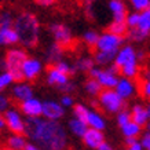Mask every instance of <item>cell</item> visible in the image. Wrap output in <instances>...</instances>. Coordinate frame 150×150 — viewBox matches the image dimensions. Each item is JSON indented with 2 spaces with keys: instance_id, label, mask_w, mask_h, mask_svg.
<instances>
[{
  "instance_id": "6da1fadb",
  "label": "cell",
  "mask_w": 150,
  "mask_h": 150,
  "mask_svg": "<svg viewBox=\"0 0 150 150\" xmlns=\"http://www.w3.org/2000/svg\"><path fill=\"white\" fill-rule=\"evenodd\" d=\"M25 135L43 150H66L68 134L62 124L55 120L26 117Z\"/></svg>"
},
{
  "instance_id": "7a4b0ae2",
  "label": "cell",
  "mask_w": 150,
  "mask_h": 150,
  "mask_svg": "<svg viewBox=\"0 0 150 150\" xmlns=\"http://www.w3.org/2000/svg\"><path fill=\"white\" fill-rule=\"evenodd\" d=\"M14 29L19 37V43L26 48H32L39 43L40 22L32 13L22 11L14 18Z\"/></svg>"
},
{
  "instance_id": "3957f363",
  "label": "cell",
  "mask_w": 150,
  "mask_h": 150,
  "mask_svg": "<svg viewBox=\"0 0 150 150\" xmlns=\"http://www.w3.org/2000/svg\"><path fill=\"white\" fill-rule=\"evenodd\" d=\"M28 59V55L22 48H11L7 51L4 59L0 62L1 68L13 76L15 83H22L25 80L22 73V66L25 61Z\"/></svg>"
},
{
  "instance_id": "277c9868",
  "label": "cell",
  "mask_w": 150,
  "mask_h": 150,
  "mask_svg": "<svg viewBox=\"0 0 150 150\" xmlns=\"http://www.w3.org/2000/svg\"><path fill=\"white\" fill-rule=\"evenodd\" d=\"M98 96H99V105L102 106V109L109 113H118L125 108V99L118 95L116 90L103 88Z\"/></svg>"
},
{
  "instance_id": "5b68a950",
  "label": "cell",
  "mask_w": 150,
  "mask_h": 150,
  "mask_svg": "<svg viewBox=\"0 0 150 150\" xmlns=\"http://www.w3.org/2000/svg\"><path fill=\"white\" fill-rule=\"evenodd\" d=\"M50 32L55 39V43H58L62 48H68L73 44V36L72 32L66 25L64 23H51Z\"/></svg>"
},
{
  "instance_id": "8992f818",
  "label": "cell",
  "mask_w": 150,
  "mask_h": 150,
  "mask_svg": "<svg viewBox=\"0 0 150 150\" xmlns=\"http://www.w3.org/2000/svg\"><path fill=\"white\" fill-rule=\"evenodd\" d=\"M124 43V36H117L114 33H103L99 36L98 44H96V50L98 51H118Z\"/></svg>"
},
{
  "instance_id": "52a82bcc",
  "label": "cell",
  "mask_w": 150,
  "mask_h": 150,
  "mask_svg": "<svg viewBox=\"0 0 150 150\" xmlns=\"http://www.w3.org/2000/svg\"><path fill=\"white\" fill-rule=\"evenodd\" d=\"M6 127L13 134H25V120L15 109H8L4 113Z\"/></svg>"
},
{
  "instance_id": "ba28073f",
  "label": "cell",
  "mask_w": 150,
  "mask_h": 150,
  "mask_svg": "<svg viewBox=\"0 0 150 150\" xmlns=\"http://www.w3.org/2000/svg\"><path fill=\"white\" fill-rule=\"evenodd\" d=\"M90 76L92 79H96L98 83H99L102 88H106V90H112V88H116L118 83L117 76H114L112 73H109L106 69H99V68H92L90 70Z\"/></svg>"
},
{
  "instance_id": "9c48e42d",
  "label": "cell",
  "mask_w": 150,
  "mask_h": 150,
  "mask_svg": "<svg viewBox=\"0 0 150 150\" xmlns=\"http://www.w3.org/2000/svg\"><path fill=\"white\" fill-rule=\"evenodd\" d=\"M65 114V109L64 106L58 102L54 100H46L43 102V117L47 120H55L58 121L59 118H62Z\"/></svg>"
},
{
  "instance_id": "30bf717a",
  "label": "cell",
  "mask_w": 150,
  "mask_h": 150,
  "mask_svg": "<svg viewBox=\"0 0 150 150\" xmlns=\"http://www.w3.org/2000/svg\"><path fill=\"white\" fill-rule=\"evenodd\" d=\"M19 109L26 117H40L43 114V102L36 98H30L19 103Z\"/></svg>"
},
{
  "instance_id": "8fae6325",
  "label": "cell",
  "mask_w": 150,
  "mask_h": 150,
  "mask_svg": "<svg viewBox=\"0 0 150 150\" xmlns=\"http://www.w3.org/2000/svg\"><path fill=\"white\" fill-rule=\"evenodd\" d=\"M135 62H138L137 51L131 46H124L123 48H120L117 55H116V59H114V64L118 65L120 68L129 64H135Z\"/></svg>"
},
{
  "instance_id": "7c38bea8",
  "label": "cell",
  "mask_w": 150,
  "mask_h": 150,
  "mask_svg": "<svg viewBox=\"0 0 150 150\" xmlns=\"http://www.w3.org/2000/svg\"><path fill=\"white\" fill-rule=\"evenodd\" d=\"M41 69H43V66H41V62L39 59L29 58V57H28V59L25 61V64H23V66H22V73H23L25 80H29V81L35 80V79L40 74Z\"/></svg>"
},
{
  "instance_id": "4fadbf2b",
  "label": "cell",
  "mask_w": 150,
  "mask_h": 150,
  "mask_svg": "<svg viewBox=\"0 0 150 150\" xmlns=\"http://www.w3.org/2000/svg\"><path fill=\"white\" fill-rule=\"evenodd\" d=\"M83 142L86 143V146H88L90 149H96L99 147L102 143L105 142V135L103 132L95 128H88L87 132L83 137Z\"/></svg>"
},
{
  "instance_id": "5bb4252c",
  "label": "cell",
  "mask_w": 150,
  "mask_h": 150,
  "mask_svg": "<svg viewBox=\"0 0 150 150\" xmlns=\"http://www.w3.org/2000/svg\"><path fill=\"white\" fill-rule=\"evenodd\" d=\"M13 96L15 100H18L19 103L26 99L33 98V90L32 87L28 83H15V86L13 87Z\"/></svg>"
},
{
  "instance_id": "9a60e30c",
  "label": "cell",
  "mask_w": 150,
  "mask_h": 150,
  "mask_svg": "<svg viewBox=\"0 0 150 150\" xmlns=\"http://www.w3.org/2000/svg\"><path fill=\"white\" fill-rule=\"evenodd\" d=\"M69 81V76L62 73L61 70L55 68V66H50L47 70V83L51 86H55L58 88L59 86H64Z\"/></svg>"
},
{
  "instance_id": "2e32d148",
  "label": "cell",
  "mask_w": 150,
  "mask_h": 150,
  "mask_svg": "<svg viewBox=\"0 0 150 150\" xmlns=\"http://www.w3.org/2000/svg\"><path fill=\"white\" fill-rule=\"evenodd\" d=\"M116 91L123 99H128L135 94V84H134L131 79L123 77L118 80L117 86H116Z\"/></svg>"
},
{
  "instance_id": "e0dca14e",
  "label": "cell",
  "mask_w": 150,
  "mask_h": 150,
  "mask_svg": "<svg viewBox=\"0 0 150 150\" xmlns=\"http://www.w3.org/2000/svg\"><path fill=\"white\" fill-rule=\"evenodd\" d=\"M109 10L113 14V21L123 22L127 19V10L123 0H110L109 1Z\"/></svg>"
},
{
  "instance_id": "ac0fdd59",
  "label": "cell",
  "mask_w": 150,
  "mask_h": 150,
  "mask_svg": "<svg viewBox=\"0 0 150 150\" xmlns=\"http://www.w3.org/2000/svg\"><path fill=\"white\" fill-rule=\"evenodd\" d=\"M19 43V37L14 26L0 28V46H14Z\"/></svg>"
},
{
  "instance_id": "d6986e66",
  "label": "cell",
  "mask_w": 150,
  "mask_h": 150,
  "mask_svg": "<svg viewBox=\"0 0 150 150\" xmlns=\"http://www.w3.org/2000/svg\"><path fill=\"white\" fill-rule=\"evenodd\" d=\"M131 118H132V121H135L137 124H139L141 127L146 125L147 121L150 120L149 113H147V108L142 106V105H135V106H132Z\"/></svg>"
},
{
  "instance_id": "ffe728a7",
  "label": "cell",
  "mask_w": 150,
  "mask_h": 150,
  "mask_svg": "<svg viewBox=\"0 0 150 150\" xmlns=\"http://www.w3.org/2000/svg\"><path fill=\"white\" fill-rule=\"evenodd\" d=\"M64 54V48L59 46L58 43H52L51 46H48V48L46 50V59L50 65H55L57 62L61 61Z\"/></svg>"
},
{
  "instance_id": "44dd1931",
  "label": "cell",
  "mask_w": 150,
  "mask_h": 150,
  "mask_svg": "<svg viewBox=\"0 0 150 150\" xmlns=\"http://www.w3.org/2000/svg\"><path fill=\"white\" fill-rule=\"evenodd\" d=\"M88 128H90L88 127V124L84 123V121H81V120H79V118H76V117L72 118V120L69 121V129H70L72 134H74L76 137L83 138Z\"/></svg>"
},
{
  "instance_id": "7402d4cb",
  "label": "cell",
  "mask_w": 150,
  "mask_h": 150,
  "mask_svg": "<svg viewBox=\"0 0 150 150\" xmlns=\"http://www.w3.org/2000/svg\"><path fill=\"white\" fill-rule=\"evenodd\" d=\"M26 145L28 142H26V138L23 137V134H13L7 139V146L14 150H23Z\"/></svg>"
},
{
  "instance_id": "603a6c76",
  "label": "cell",
  "mask_w": 150,
  "mask_h": 150,
  "mask_svg": "<svg viewBox=\"0 0 150 150\" xmlns=\"http://www.w3.org/2000/svg\"><path fill=\"white\" fill-rule=\"evenodd\" d=\"M118 51H98L95 54V61L98 65H110L112 62H114L116 55Z\"/></svg>"
},
{
  "instance_id": "cb8c5ba5",
  "label": "cell",
  "mask_w": 150,
  "mask_h": 150,
  "mask_svg": "<svg viewBox=\"0 0 150 150\" xmlns=\"http://www.w3.org/2000/svg\"><path fill=\"white\" fill-rule=\"evenodd\" d=\"M87 124H88L90 128H95V129H99V131H103L105 127H106L103 117L96 112H90L88 118H87Z\"/></svg>"
},
{
  "instance_id": "d4e9b609",
  "label": "cell",
  "mask_w": 150,
  "mask_h": 150,
  "mask_svg": "<svg viewBox=\"0 0 150 150\" xmlns=\"http://www.w3.org/2000/svg\"><path fill=\"white\" fill-rule=\"evenodd\" d=\"M121 131H123L125 138H129V137L138 138V135H141V132H142V127L131 120L128 124H125L124 127H121Z\"/></svg>"
},
{
  "instance_id": "484cf974",
  "label": "cell",
  "mask_w": 150,
  "mask_h": 150,
  "mask_svg": "<svg viewBox=\"0 0 150 150\" xmlns=\"http://www.w3.org/2000/svg\"><path fill=\"white\" fill-rule=\"evenodd\" d=\"M95 65V61L91 58H80L76 61V64H74V70L76 72H90L92 68H95L94 66Z\"/></svg>"
},
{
  "instance_id": "4316f807",
  "label": "cell",
  "mask_w": 150,
  "mask_h": 150,
  "mask_svg": "<svg viewBox=\"0 0 150 150\" xmlns=\"http://www.w3.org/2000/svg\"><path fill=\"white\" fill-rule=\"evenodd\" d=\"M138 29H141L142 32L150 35V8L145 10L141 13V18L138 23Z\"/></svg>"
},
{
  "instance_id": "83f0119b",
  "label": "cell",
  "mask_w": 150,
  "mask_h": 150,
  "mask_svg": "<svg viewBox=\"0 0 150 150\" xmlns=\"http://www.w3.org/2000/svg\"><path fill=\"white\" fill-rule=\"evenodd\" d=\"M127 29H128V25L125 21H123V22L113 21V22L109 25V28H108V30H109L110 33H114V35H117V36H125Z\"/></svg>"
},
{
  "instance_id": "f1b7e54d",
  "label": "cell",
  "mask_w": 150,
  "mask_h": 150,
  "mask_svg": "<svg viewBox=\"0 0 150 150\" xmlns=\"http://www.w3.org/2000/svg\"><path fill=\"white\" fill-rule=\"evenodd\" d=\"M86 91L90 94V95L95 96V95H99L100 91H102V86H100L98 80L96 79H90V80H87L86 81Z\"/></svg>"
},
{
  "instance_id": "f546056e",
  "label": "cell",
  "mask_w": 150,
  "mask_h": 150,
  "mask_svg": "<svg viewBox=\"0 0 150 150\" xmlns=\"http://www.w3.org/2000/svg\"><path fill=\"white\" fill-rule=\"evenodd\" d=\"M138 72H139V68H138V62L135 64H129V65H125L121 68V74L124 77L127 79H135L137 77Z\"/></svg>"
},
{
  "instance_id": "4dcf8cb0",
  "label": "cell",
  "mask_w": 150,
  "mask_h": 150,
  "mask_svg": "<svg viewBox=\"0 0 150 150\" xmlns=\"http://www.w3.org/2000/svg\"><path fill=\"white\" fill-rule=\"evenodd\" d=\"M14 81L13 76L10 74L7 70H3V72L0 73V92H3L4 90H7Z\"/></svg>"
},
{
  "instance_id": "1f68e13d",
  "label": "cell",
  "mask_w": 150,
  "mask_h": 150,
  "mask_svg": "<svg viewBox=\"0 0 150 150\" xmlns=\"http://www.w3.org/2000/svg\"><path fill=\"white\" fill-rule=\"evenodd\" d=\"M73 114H74V117L76 118H79V120H81V121L87 123V118H88L90 110L87 109L84 105H76L74 109H73Z\"/></svg>"
},
{
  "instance_id": "d6a6232c",
  "label": "cell",
  "mask_w": 150,
  "mask_h": 150,
  "mask_svg": "<svg viewBox=\"0 0 150 150\" xmlns=\"http://www.w3.org/2000/svg\"><path fill=\"white\" fill-rule=\"evenodd\" d=\"M98 40H99V35L96 32H94V30H88L84 35V41H86V44L90 48H96Z\"/></svg>"
},
{
  "instance_id": "836d02e7",
  "label": "cell",
  "mask_w": 150,
  "mask_h": 150,
  "mask_svg": "<svg viewBox=\"0 0 150 150\" xmlns=\"http://www.w3.org/2000/svg\"><path fill=\"white\" fill-rule=\"evenodd\" d=\"M147 36H149L147 33L142 32L141 29H138V28H131V30L128 32V39L132 41H142L145 40Z\"/></svg>"
},
{
  "instance_id": "e575fe53",
  "label": "cell",
  "mask_w": 150,
  "mask_h": 150,
  "mask_svg": "<svg viewBox=\"0 0 150 150\" xmlns=\"http://www.w3.org/2000/svg\"><path fill=\"white\" fill-rule=\"evenodd\" d=\"M131 113L127 112V110H121V112H118L117 113V124L120 127H124L125 124H128L131 121Z\"/></svg>"
},
{
  "instance_id": "d590c367",
  "label": "cell",
  "mask_w": 150,
  "mask_h": 150,
  "mask_svg": "<svg viewBox=\"0 0 150 150\" xmlns=\"http://www.w3.org/2000/svg\"><path fill=\"white\" fill-rule=\"evenodd\" d=\"M129 1L137 11H145L150 8V0H129Z\"/></svg>"
},
{
  "instance_id": "8d00e7d4",
  "label": "cell",
  "mask_w": 150,
  "mask_h": 150,
  "mask_svg": "<svg viewBox=\"0 0 150 150\" xmlns=\"http://www.w3.org/2000/svg\"><path fill=\"white\" fill-rule=\"evenodd\" d=\"M55 68L58 69V70H61L62 73H65V74H72V73H74L76 70H74V68H72L70 65L68 64V62H64V61H59V62H57V64L54 65Z\"/></svg>"
},
{
  "instance_id": "74e56055",
  "label": "cell",
  "mask_w": 150,
  "mask_h": 150,
  "mask_svg": "<svg viewBox=\"0 0 150 150\" xmlns=\"http://www.w3.org/2000/svg\"><path fill=\"white\" fill-rule=\"evenodd\" d=\"M139 18H141V14L139 13H131L127 15V22L128 28H138V23H139Z\"/></svg>"
},
{
  "instance_id": "f35d334b",
  "label": "cell",
  "mask_w": 150,
  "mask_h": 150,
  "mask_svg": "<svg viewBox=\"0 0 150 150\" xmlns=\"http://www.w3.org/2000/svg\"><path fill=\"white\" fill-rule=\"evenodd\" d=\"M10 105H11L10 99L3 92H0V113H6L10 109Z\"/></svg>"
},
{
  "instance_id": "ab89813d",
  "label": "cell",
  "mask_w": 150,
  "mask_h": 150,
  "mask_svg": "<svg viewBox=\"0 0 150 150\" xmlns=\"http://www.w3.org/2000/svg\"><path fill=\"white\" fill-rule=\"evenodd\" d=\"M142 95L145 96V99H150V79H146L141 87Z\"/></svg>"
},
{
  "instance_id": "60d3db41",
  "label": "cell",
  "mask_w": 150,
  "mask_h": 150,
  "mask_svg": "<svg viewBox=\"0 0 150 150\" xmlns=\"http://www.w3.org/2000/svg\"><path fill=\"white\" fill-rule=\"evenodd\" d=\"M74 88H76V87H74V84H73V83H70V81H68L66 84H64V86H59L58 87L59 91L65 92V94H68V95L70 94V92L74 91Z\"/></svg>"
},
{
  "instance_id": "b9f144b4",
  "label": "cell",
  "mask_w": 150,
  "mask_h": 150,
  "mask_svg": "<svg viewBox=\"0 0 150 150\" xmlns=\"http://www.w3.org/2000/svg\"><path fill=\"white\" fill-rule=\"evenodd\" d=\"M61 105L64 108H70V106H73V98L70 95H68V94H65L61 98Z\"/></svg>"
},
{
  "instance_id": "7bdbcfd3",
  "label": "cell",
  "mask_w": 150,
  "mask_h": 150,
  "mask_svg": "<svg viewBox=\"0 0 150 150\" xmlns=\"http://www.w3.org/2000/svg\"><path fill=\"white\" fill-rule=\"evenodd\" d=\"M106 70H108L109 73H112V74H114V76H118V74L121 73V68H120L118 65H116L114 62L113 64H110V65H108Z\"/></svg>"
},
{
  "instance_id": "ee69618b",
  "label": "cell",
  "mask_w": 150,
  "mask_h": 150,
  "mask_svg": "<svg viewBox=\"0 0 150 150\" xmlns=\"http://www.w3.org/2000/svg\"><path fill=\"white\" fill-rule=\"evenodd\" d=\"M141 143H142V146H143V149L150 150V132H149V131H147L145 135L142 137Z\"/></svg>"
},
{
  "instance_id": "f6af8a7d",
  "label": "cell",
  "mask_w": 150,
  "mask_h": 150,
  "mask_svg": "<svg viewBox=\"0 0 150 150\" xmlns=\"http://www.w3.org/2000/svg\"><path fill=\"white\" fill-rule=\"evenodd\" d=\"M39 6H43V7H50L55 3V0H35Z\"/></svg>"
},
{
  "instance_id": "bcb514c9",
  "label": "cell",
  "mask_w": 150,
  "mask_h": 150,
  "mask_svg": "<svg viewBox=\"0 0 150 150\" xmlns=\"http://www.w3.org/2000/svg\"><path fill=\"white\" fill-rule=\"evenodd\" d=\"M127 150H143V146H142L141 142L138 141V142H135L134 145L127 146Z\"/></svg>"
},
{
  "instance_id": "7dc6e473",
  "label": "cell",
  "mask_w": 150,
  "mask_h": 150,
  "mask_svg": "<svg viewBox=\"0 0 150 150\" xmlns=\"http://www.w3.org/2000/svg\"><path fill=\"white\" fill-rule=\"evenodd\" d=\"M23 150H43L41 147H39L37 145H35V143H28L26 146H25V149Z\"/></svg>"
},
{
  "instance_id": "c3c4849f",
  "label": "cell",
  "mask_w": 150,
  "mask_h": 150,
  "mask_svg": "<svg viewBox=\"0 0 150 150\" xmlns=\"http://www.w3.org/2000/svg\"><path fill=\"white\" fill-rule=\"evenodd\" d=\"M98 150H114V149L109 145V143H106V142H103V143H102V145H100L99 147H98Z\"/></svg>"
},
{
  "instance_id": "681fc988",
  "label": "cell",
  "mask_w": 150,
  "mask_h": 150,
  "mask_svg": "<svg viewBox=\"0 0 150 150\" xmlns=\"http://www.w3.org/2000/svg\"><path fill=\"white\" fill-rule=\"evenodd\" d=\"M135 142H138V139H137V138H134V137L125 138V145H127V146H131V145H134Z\"/></svg>"
},
{
  "instance_id": "f907efd6",
  "label": "cell",
  "mask_w": 150,
  "mask_h": 150,
  "mask_svg": "<svg viewBox=\"0 0 150 150\" xmlns=\"http://www.w3.org/2000/svg\"><path fill=\"white\" fill-rule=\"evenodd\" d=\"M6 127V118H4V113H0V129H3Z\"/></svg>"
},
{
  "instance_id": "816d5d0a",
  "label": "cell",
  "mask_w": 150,
  "mask_h": 150,
  "mask_svg": "<svg viewBox=\"0 0 150 150\" xmlns=\"http://www.w3.org/2000/svg\"><path fill=\"white\" fill-rule=\"evenodd\" d=\"M146 128H147V131L150 132V121H147V124H146Z\"/></svg>"
},
{
  "instance_id": "f5cc1de1",
  "label": "cell",
  "mask_w": 150,
  "mask_h": 150,
  "mask_svg": "<svg viewBox=\"0 0 150 150\" xmlns=\"http://www.w3.org/2000/svg\"><path fill=\"white\" fill-rule=\"evenodd\" d=\"M1 150H14V149H11V147H8V146H6V147H1Z\"/></svg>"
},
{
  "instance_id": "db71d44e",
  "label": "cell",
  "mask_w": 150,
  "mask_h": 150,
  "mask_svg": "<svg viewBox=\"0 0 150 150\" xmlns=\"http://www.w3.org/2000/svg\"><path fill=\"white\" fill-rule=\"evenodd\" d=\"M147 113H149V117H150V105L147 106Z\"/></svg>"
},
{
  "instance_id": "11a10c76",
  "label": "cell",
  "mask_w": 150,
  "mask_h": 150,
  "mask_svg": "<svg viewBox=\"0 0 150 150\" xmlns=\"http://www.w3.org/2000/svg\"><path fill=\"white\" fill-rule=\"evenodd\" d=\"M86 1H88V3H91V1H95V0H86Z\"/></svg>"
}]
</instances>
